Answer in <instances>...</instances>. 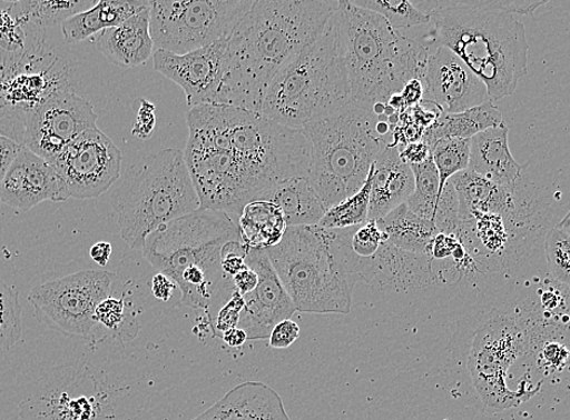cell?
<instances>
[{
  "mask_svg": "<svg viewBox=\"0 0 570 420\" xmlns=\"http://www.w3.org/2000/svg\"><path fill=\"white\" fill-rule=\"evenodd\" d=\"M337 8L338 2L323 0H256L227 38L216 104L262 113L275 77L317 37Z\"/></svg>",
  "mask_w": 570,
  "mask_h": 420,
  "instance_id": "1",
  "label": "cell"
},
{
  "mask_svg": "<svg viewBox=\"0 0 570 420\" xmlns=\"http://www.w3.org/2000/svg\"><path fill=\"white\" fill-rule=\"evenodd\" d=\"M430 17L423 42L455 53L484 83L491 100L510 97L527 73L529 44L514 18L513 0H431L412 2Z\"/></svg>",
  "mask_w": 570,
  "mask_h": 420,
  "instance_id": "2",
  "label": "cell"
},
{
  "mask_svg": "<svg viewBox=\"0 0 570 420\" xmlns=\"http://www.w3.org/2000/svg\"><path fill=\"white\" fill-rule=\"evenodd\" d=\"M186 119L187 141L219 149L255 200L284 181L308 178L312 148L304 130L226 104L197 106Z\"/></svg>",
  "mask_w": 570,
  "mask_h": 420,
  "instance_id": "3",
  "label": "cell"
},
{
  "mask_svg": "<svg viewBox=\"0 0 570 420\" xmlns=\"http://www.w3.org/2000/svg\"><path fill=\"white\" fill-rule=\"evenodd\" d=\"M357 227H288L278 246L266 251L296 311L348 314L360 278V257L352 250Z\"/></svg>",
  "mask_w": 570,
  "mask_h": 420,
  "instance_id": "4",
  "label": "cell"
},
{
  "mask_svg": "<svg viewBox=\"0 0 570 420\" xmlns=\"http://www.w3.org/2000/svg\"><path fill=\"white\" fill-rule=\"evenodd\" d=\"M238 239L233 216L198 209L158 227L147 237L142 252L180 289L184 306L207 311L236 291L234 279L224 272L223 251Z\"/></svg>",
  "mask_w": 570,
  "mask_h": 420,
  "instance_id": "5",
  "label": "cell"
},
{
  "mask_svg": "<svg viewBox=\"0 0 570 420\" xmlns=\"http://www.w3.org/2000/svg\"><path fill=\"white\" fill-rule=\"evenodd\" d=\"M350 102L344 29L337 8L317 37L269 84L262 114L284 127L303 130Z\"/></svg>",
  "mask_w": 570,
  "mask_h": 420,
  "instance_id": "6",
  "label": "cell"
},
{
  "mask_svg": "<svg viewBox=\"0 0 570 420\" xmlns=\"http://www.w3.org/2000/svg\"><path fill=\"white\" fill-rule=\"evenodd\" d=\"M342 13L351 102L373 111L387 104L412 79L424 80L431 49L420 40L393 30L379 13L338 2Z\"/></svg>",
  "mask_w": 570,
  "mask_h": 420,
  "instance_id": "7",
  "label": "cell"
},
{
  "mask_svg": "<svg viewBox=\"0 0 570 420\" xmlns=\"http://www.w3.org/2000/svg\"><path fill=\"white\" fill-rule=\"evenodd\" d=\"M377 123L373 111L350 102L303 129L312 148L308 181L325 210L360 191L390 144L377 133Z\"/></svg>",
  "mask_w": 570,
  "mask_h": 420,
  "instance_id": "8",
  "label": "cell"
},
{
  "mask_svg": "<svg viewBox=\"0 0 570 420\" xmlns=\"http://www.w3.org/2000/svg\"><path fill=\"white\" fill-rule=\"evenodd\" d=\"M111 206L120 237L132 250H142L161 224L200 209L184 152L163 149L131 166L116 186Z\"/></svg>",
  "mask_w": 570,
  "mask_h": 420,
  "instance_id": "9",
  "label": "cell"
},
{
  "mask_svg": "<svg viewBox=\"0 0 570 420\" xmlns=\"http://www.w3.org/2000/svg\"><path fill=\"white\" fill-rule=\"evenodd\" d=\"M254 0H151V36L157 50L185 56L226 39Z\"/></svg>",
  "mask_w": 570,
  "mask_h": 420,
  "instance_id": "10",
  "label": "cell"
},
{
  "mask_svg": "<svg viewBox=\"0 0 570 420\" xmlns=\"http://www.w3.org/2000/svg\"><path fill=\"white\" fill-rule=\"evenodd\" d=\"M525 340L521 324L505 314L487 320L474 334L469 370L474 388L488 408L501 411L520 404L538 390L522 388L512 391L508 372L524 352Z\"/></svg>",
  "mask_w": 570,
  "mask_h": 420,
  "instance_id": "11",
  "label": "cell"
},
{
  "mask_svg": "<svg viewBox=\"0 0 570 420\" xmlns=\"http://www.w3.org/2000/svg\"><path fill=\"white\" fill-rule=\"evenodd\" d=\"M117 276L105 270H83L35 288L29 301L40 322L65 336L91 338L95 310L112 294Z\"/></svg>",
  "mask_w": 570,
  "mask_h": 420,
  "instance_id": "12",
  "label": "cell"
},
{
  "mask_svg": "<svg viewBox=\"0 0 570 420\" xmlns=\"http://www.w3.org/2000/svg\"><path fill=\"white\" fill-rule=\"evenodd\" d=\"M120 149L99 128L80 133L51 162L65 186L67 196L94 199L110 191L121 172Z\"/></svg>",
  "mask_w": 570,
  "mask_h": 420,
  "instance_id": "13",
  "label": "cell"
},
{
  "mask_svg": "<svg viewBox=\"0 0 570 420\" xmlns=\"http://www.w3.org/2000/svg\"><path fill=\"white\" fill-rule=\"evenodd\" d=\"M92 104L72 87L53 91L26 118L23 147L51 162L80 133L98 128Z\"/></svg>",
  "mask_w": 570,
  "mask_h": 420,
  "instance_id": "14",
  "label": "cell"
},
{
  "mask_svg": "<svg viewBox=\"0 0 570 420\" xmlns=\"http://www.w3.org/2000/svg\"><path fill=\"white\" fill-rule=\"evenodd\" d=\"M423 84L424 100L440 113H463L492 101L483 81L453 51L439 47L430 52Z\"/></svg>",
  "mask_w": 570,
  "mask_h": 420,
  "instance_id": "15",
  "label": "cell"
},
{
  "mask_svg": "<svg viewBox=\"0 0 570 420\" xmlns=\"http://www.w3.org/2000/svg\"><path fill=\"white\" fill-rule=\"evenodd\" d=\"M246 263L259 280L252 292L243 294L244 307L237 329L246 332L248 341H262L269 337L276 324L289 320L296 308L265 250L248 249Z\"/></svg>",
  "mask_w": 570,
  "mask_h": 420,
  "instance_id": "16",
  "label": "cell"
},
{
  "mask_svg": "<svg viewBox=\"0 0 570 420\" xmlns=\"http://www.w3.org/2000/svg\"><path fill=\"white\" fill-rule=\"evenodd\" d=\"M226 47L227 38L185 56L156 50L155 70L184 90L189 110L216 104L224 79Z\"/></svg>",
  "mask_w": 570,
  "mask_h": 420,
  "instance_id": "17",
  "label": "cell"
},
{
  "mask_svg": "<svg viewBox=\"0 0 570 420\" xmlns=\"http://www.w3.org/2000/svg\"><path fill=\"white\" fill-rule=\"evenodd\" d=\"M0 199L13 209L29 211L46 200L70 198L50 162L22 147L0 182Z\"/></svg>",
  "mask_w": 570,
  "mask_h": 420,
  "instance_id": "18",
  "label": "cell"
},
{
  "mask_svg": "<svg viewBox=\"0 0 570 420\" xmlns=\"http://www.w3.org/2000/svg\"><path fill=\"white\" fill-rule=\"evenodd\" d=\"M193 420L292 419L275 389L262 382H246L230 389L222 400Z\"/></svg>",
  "mask_w": 570,
  "mask_h": 420,
  "instance_id": "19",
  "label": "cell"
},
{
  "mask_svg": "<svg viewBox=\"0 0 570 420\" xmlns=\"http://www.w3.org/2000/svg\"><path fill=\"white\" fill-rule=\"evenodd\" d=\"M414 188L411 166L401 158L399 147L390 143L374 162L368 221L382 220L404 204Z\"/></svg>",
  "mask_w": 570,
  "mask_h": 420,
  "instance_id": "20",
  "label": "cell"
},
{
  "mask_svg": "<svg viewBox=\"0 0 570 420\" xmlns=\"http://www.w3.org/2000/svg\"><path fill=\"white\" fill-rule=\"evenodd\" d=\"M510 129L505 123L487 129L471 139L469 170L499 186L522 180V167L511 154Z\"/></svg>",
  "mask_w": 570,
  "mask_h": 420,
  "instance_id": "21",
  "label": "cell"
},
{
  "mask_svg": "<svg viewBox=\"0 0 570 420\" xmlns=\"http://www.w3.org/2000/svg\"><path fill=\"white\" fill-rule=\"evenodd\" d=\"M95 46L108 60L127 69L145 63L155 49L149 6L128 21L101 32Z\"/></svg>",
  "mask_w": 570,
  "mask_h": 420,
  "instance_id": "22",
  "label": "cell"
},
{
  "mask_svg": "<svg viewBox=\"0 0 570 420\" xmlns=\"http://www.w3.org/2000/svg\"><path fill=\"white\" fill-rule=\"evenodd\" d=\"M149 6L146 0H100L97 6L61 24L66 42L79 43L83 40L114 29Z\"/></svg>",
  "mask_w": 570,
  "mask_h": 420,
  "instance_id": "23",
  "label": "cell"
},
{
  "mask_svg": "<svg viewBox=\"0 0 570 420\" xmlns=\"http://www.w3.org/2000/svg\"><path fill=\"white\" fill-rule=\"evenodd\" d=\"M459 200V220L466 222L478 213L500 214L509 204L512 186L495 184L470 170L461 171L448 181Z\"/></svg>",
  "mask_w": 570,
  "mask_h": 420,
  "instance_id": "24",
  "label": "cell"
},
{
  "mask_svg": "<svg viewBox=\"0 0 570 420\" xmlns=\"http://www.w3.org/2000/svg\"><path fill=\"white\" fill-rule=\"evenodd\" d=\"M263 200L274 202L281 209L288 227L318 226L327 212L308 178L284 181Z\"/></svg>",
  "mask_w": 570,
  "mask_h": 420,
  "instance_id": "25",
  "label": "cell"
},
{
  "mask_svg": "<svg viewBox=\"0 0 570 420\" xmlns=\"http://www.w3.org/2000/svg\"><path fill=\"white\" fill-rule=\"evenodd\" d=\"M504 123L498 107L488 101L479 107L471 108L463 113H441L433 123L425 129L422 141L430 148L443 140L472 139L478 133Z\"/></svg>",
  "mask_w": 570,
  "mask_h": 420,
  "instance_id": "26",
  "label": "cell"
},
{
  "mask_svg": "<svg viewBox=\"0 0 570 420\" xmlns=\"http://www.w3.org/2000/svg\"><path fill=\"white\" fill-rule=\"evenodd\" d=\"M237 223L244 247L254 250L278 246L288 228L281 209L267 200L252 201Z\"/></svg>",
  "mask_w": 570,
  "mask_h": 420,
  "instance_id": "27",
  "label": "cell"
},
{
  "mask_svg": "<svg viewBox=\"0 0 570 420\" xmlns=\"http://www.w3.org/2000/svg\"><path fill=\"white\" fill-rule=\"evenodd\" d=\"M376 222L390 246L416 254L429 256L432 241L440 234L436 226L416 216L405 202Z\"/></svg>",
  "mask_w": 570,
  "mask_h": 420,
  "instance_id": "28",
  "label": "cell"
},
{
  "mask_svg": "<svg viewBox=\"0 0 570 420\" xmlns=\"http://www.w3.org/2000/svg\"><path fill=\"white\" fill-rule=\"evenodd\" d=\"M97 4V0H19L10 3V10L21 26L47 30Z\"/></svg>",
  "mask_w": 570,
  "mask_h": 420,
  "instance_id": "29",
  "label": "cell"
},
{
  "mask_svg": "<svg viewBox=\"0 0 570 420\" xmlns=\"http://www.w3.org/2000/svg\"><path fill=\"white\" fill-rule=\"evenodd\" d=\"M411 168L414 174L415 188L405 204L416 216L433 223L440 199V173L432 157L422 164L412 166Z\"/></svg>",
  "mask_w": 570,
  "mask_h": 420,
  "instance_id": "30",
  "label": "cell"
},
{
  "mask_svg": "<svg viewBox=\"0 0 570 420\" xmlns=\"http://www.w3.org/2000/svg\"><path fill=\"white\" fill-rule=\"evenodd\" d=\"M373 173L374 164L360 191L325 212L318 226L325 229H346L368 221Z\"/></svg>",
  "mask_w": 570,
  "mask_h": 420,
  "instance_id": "31",
  "label": "cell"
},
{
  "mask_svg": "<svg viewBox=\"0 0 570 420\" xmlns=\"http://www.w3.org/2000/svg\"><path fill=\"white\" fill-rule=\"evenodd\" d=\"M356 7L374 11L385 18L393 30L402 32L430 23V17L409 0H356Z\"/></svg>",
  "mask_w": 570,
  "mask_h": 420,
  "instance_id": "32",
  "label": "cell"
},
{
  "mask_svg": "<svg viewBox=\"0 0 570 420\" xmlns=\"http://www.w3.org/2000/svg\"><path fill=\"white\" fill-rule=\"evenodd\" d=\"M471 139L443 140L430 148L434 166L440 173V193L453 176L469 170Z\"/></svg>",
  "mask_w": 570,
  "mask_h": 420,
  "instance_id": "33",
  "label": "cell"
},
{
  "mask_svg": "<svg viewBox=\"0 0 570 420\" xmlns=\"http://www.w3.org/2000/svg\"><path fill=\"white\" fill-rule=\"evenodd\" d=\"M19 292L0 280V351L10 349L22 333V308Z\"/></svg>",
  "mask_w": 570,
  "mask_h": 420,
  "instance_id": "34",
  "label": "cell"
},
{
  "mask_svg": "<svg viewBox=\"0 0 570 420\" xmlns=\"http://www.w3.org/2000/svg\"><path fill=\"white\" fill-rule=\"evenodd\" d=\"M544 249L551 276L570 287V237L554 226L546 237Z\"/></svg>",
  "mask_w": 570,
  "mask_h": 420,
  "instance_id": "35",
  "label": "cell"
},
{
  "mask_svg": "<svg viewBox=\"0 0 570 420\" xmlns=\"http://www.w3.org/2000/svg\"><path fill=\"white\" fill-rule=\"evenodd\" d=\"M127 303L125 298L108 297L102 301L97 310H95L94 319L97 324L112 332L114 334L120 333L121 329L127 328Z\"/></svg>",
  "mask_w": 570,
  "mask_h": 420,
  "instance_id": "36",
  "label": "cell"
},
{
  "mask_svg": "<svg viewBox=\"0 0 570 420\" xmlns=\"http://www.w3.org/2000/svg\"><path fill=\"white\" fill-rule=\"evenodd\" d=\"M384 242H386V236L379 228L377 222L366 221L357 228L354 237H352V250L361 259H371Z\"/></svg>",
  "mask_w": 570,
  "mask_h": 420,
  "instance_id": "37",
  "label": "cell"
},
{
  "mask_svg": "<svg viewBox=\"0 0 570 420\" xmlns=\"http://www.w3.org/2000/svg\"><path fill=\"white\" fill-rule=\"evenodd\" d=\"M26 120L0 99V137L23 146Z\"/></svg>",
  "mask_w": 570,
  "mask_h": 420,
  "instance_id": "38",
  "label": "cell"
},
{
  "mask_svg": "<svg viewBox=\"0 0 570 420\" xmlns=\"http://www.w3.org/2000/svg\"><path fill=\"white\" fill-rule=\"evenodd\" d=\"M140 103L137 121H135L131 134L140 140L151 138L156 127V107L154 103L145 99L138 101Z\"/></svg>",
  "mask_w": 570,
  "mask_h": 420,
  "instance_id": "39",
  "label": "cell"
},
{
  "mask_svg": "<svg viewBox=\"0 0 570 420\" xmlns=\"http://www.w3.org/2000/svg\"><path fill=\"white\" fill-rule=\"evenodd\" d=\"M301 337V327L293 320H284L276 324V328L268 337L269 347L275 349H287Z\"/></svg>",
  "mask_w": 570,
  "mask_h": 420,
  "instance_id": "40",
  "label": "cell"
},
{
  "mask_svg": "<svg viewBox=\"0 0 570 420\" xmlns=\"http://www.w3.org/2000/svg\"><path fill=\"white\" fill-rule=\"evenodd\" d=\"M399 149L401 158L411 167L422 164L431 157L430 147L423 141L409 143Z\"/></svg>",
  "mask_w": 570,
  "mask_h": 420,
  "instance_id": "41",
  "label": "cell"
},
{
  "mask_svg": "<svg viewBox=\"0 0 570 420\" xmlns=\"http://www.w3.org/2000/svg\"><path fill=\"white\" fill-rule=\"evenodd\" d=\"M22 147L17 142L0 137V182L3 181L8 169L20 153Z\"/></svg>",
  "mask_w": 570,
  "mask_h": 420,
  "instance_id": "42",
  "label": "cell"
},
{
  "mask_svg": "<svg viewBox=\"0 0 570 420\" xmlns=\"http://www.w3.org/2000/svg\"><path fill=\"white\" fill-rule=\"evenodd\" d=\"M425 88L420 79H412L401 91L404 110H411L424 100Z\"/></svg>",
  "mask_w": 570,
  "mask_h": 420,
  "instance_id": "43",
  "label": "cell"
},
{
  "mask_svg": "<svg viewBox=\"0 0 570 420\" xmlns=\"http://www.w3.org/2000/svg\"><path fill=\"white\" fill-rule=\"evenodd\" d=\"M175 288L176 283L165 274L158 273L153 279V293L161 302L170 300Z\"/></svg>",
  "mask_w": 570,
  "mask_h": 420,
  "instance_id": "44",
  "label": "cell"
},
{
  "mask_svg": "<svg viewBox=\"0 0 570 420\" xmlns=\"http://www.w3.org/2000/svg\"><path fill=\"white\" fill-rule=\"evenodd\" d=\"M257 280L259 278L248 266L234 277L235 288L242 296L252 292L256 288Z\"/></svg>",
  "mask_w": 570,
  "mask_h": 420,
  "instance_id": "45",
  "label": "cell"
},
{
  "mask_svg": "<svg viewBox=\"0 0 570 420\" xmlns=\"http://www.w3.org/2000/svg\"><path fill=\"white\" fill-rule=\"evenodd\" d=\"M112 252L114 249L110 242L99 241L94 243V246L90 248L89 254L90 259L95 263L105 267L108 262H110Z\"/></svg>",
  "mask_w": 570,
  "mask_h": 420,
  "instance_id": "46",
  "label": "cell"
},
{
  "mask_svg": "<svg viewBox=\"0 0 570 420\" xmlns=\"http://www.w3.org/2000/svg\"><path fill=\"white\" fill-rule=\"evenodd\" d=\"M223 340L229 346L234 348H238L248 341L246 332L235 329L233 331L227 332Z\"/></svg>",
  "mask_w": 570,
  "mask_h": 420,
  "instance_id": "47",
  "label": "cell"
},
{
  "mask_svg": "<svg viewBox=\"0 0 570 420\" xmlns=\"http://www.w3.org/2000/svg\"><path fill=\"white\" fill-rule=\"evenodd\" d=\"M558 227L570 237V224L559 223Z\"/></svg>",
  "mask_w": 570,
  "mask_h": 420,
  "instance_id": "48",
  "label": "cell"
},
{
  "mask_svg": "<svg viewBox=\"0 0 570 420\" xmlns=\"http://www.w3.org/2000/svg\"><path fill=\"white\" fill-rule=\"evenodd\" d=\"M561 223L570 224V211L566 214L564 219L561 221Z\"/></svg>",
  "mask_w": 570,
  "mask_h": 420,
  "instance_id": "49",
  "label": "cell"
},
{
  "mask_svg": "<svg viewBox=\"0 0 570 420\" xmlns=\"http://www.w3.org/2000/svg\"><path fill=\"white\" fill-rule=\"evenodd\" d=\"M0 202H2V199H0Z\"/></svg>",
  "mask_w": 570,
  "mask_h": 420,
  "instance_id": "50",
  "label": "cell"
}]
</instances>
